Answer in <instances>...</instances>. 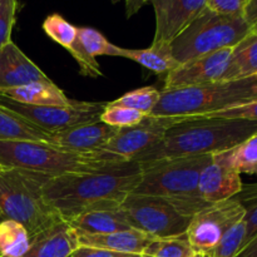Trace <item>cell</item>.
<instances>
[{
  "label": "cell",
  "mask_w": 257,
  "mask_h": 257,
  "mask_svg": "<svg viewBox=\"0 0 257 257\" xmlns=\"http://www.w3.org/2000/svg\"><path fill=\"white\" fill-rule=\"evenodd\" d=\"M213 162L245 172L257 163V133L231 150L212 155Z\"/></svg>",
  "instance_id": "obj_26"
},
{
  "label": "cell",
  "mask_w": 257,
  "mask_h": 257,
  "mask_svg": "<svg viewBox=\"0 0 257 257\" xmlns=\"http://www.w3.org/2000/svg\"><path fill=\"white\" fill-rule=\"evenodd\" d=\"M17 9L18 0H0V49L12 40Z\"/></svg>",
  "instance_id": "obj_33"
},
{
  "label": "cell",
  "mask_w": 257,
  "mask_h": 257,
  "mask_svg": "<svg viewBox=\"0 0 257 257\" xmlns=\"http://www.w3.org/2000/svg\"><path fill=\"white\" fill-rule=\"evenodd\" d=\"M161 98V90L155 87H143L138 89L131 90L124 95L108 103L113 107H124L138 110L145 115H150L157 105Z\"/></svg>",
  "instance_id": "obj_27"
},
{
  "label": "cell",
  "mask_w": 257,
  "mask_h": 257,
  "mask_svg": "<svg viewBox=\"0 0 257 257\" xmlns=\"http://www.w3.org/2000/svg\"><path fill=\"white\" fill-rule=\"evenodd\" d=\"M70 257H141L140 255L131 253H120L114 251L103 250V248L89 247V246H79Z\"/></svg>",
  "instance_id": "obj_36"
},
{
  "label": "cell",
  "mask_w": 257,
  "mask_h": 257,
  "mask_svg": "<svg viewBox=\"0 0 257 257\" xmlns=\"http://www.w3.org/2000/svg\"><path fill=\"white\" fill-rule=\"evenodd\" d=\"M211 162L212 155L141 163V182L133 193L165 198L177 208L178 212L193 217L210 205L200 197L198 178L203 168Z\"/></svg>",
  "instance_id": "obj_3"
},
{
  "label": "cell",
  "mask_w": 257,
  "mask_h": 257,
  "mask_svg": "<svg viewBox=\"0 0 257 257\" xmlns=\"http://www.w3.org/2000/svg\"><path fill=\"white\" fill-rule=\"evenodd\" d=\"M246 235L245 221L241 220L233 225L225 235L222 236L218 245L208 255L211 257H235L243 246Z\"/></svg>",
  "instance_id": "obj_31"
},
{
  "label": "cell",
  "mask_w": 257,
  "mask_h": 257,
  "mask_svg": "<svg viewBox=\"0 0 257 257\" xmlns=\"http://www.w3.org/2000/svg\"><path fill=\"white\" fill-rule=\"evenodd\" d=\"M145 117L146 115L138 110L124 107H113L107 103L104 112L100 115V120L110 127L127 128L141 123Z\"/></svg>",
  "instance_id": "obj_32"
},
{
  "label": "cell",
  "mask_w": 257,
  "mask_h": 257,
  "mask_svg": "<svg viewBox=\"0 0 257 257\" xmlns=\"http://www.w3.org/2000/svg\"><path fill=\"white\" fill-rule=\"evenodd\" d=\"M245 173H251V175L257 176V163H255L253 166H251V167H248L247 170L245 171Z\"/></svg>",
  "instance_id": "obj_40"
},
{
  "label": "cell",
  "mask_w": 257,
  "mask_h": 257,
  "mask_svg": "<svg viewBox=\"0 0 257 257\" xmlns=\"http://www.w3.org/2000/svg\"><path fill=\"white\" fill-rule=\"evenodd\" d=\"M231 50L232 48H227L180 64L166 75L163 90L196 87L222 80L230 60Z\"/></svg>",
  "instance_id": "obj_12"
},
{
  "label": "cell",
  "mask_w": 257,
  "mask_h": 257,
  "mask_svg": "<svg viewBox=\"0 0 257 257\" xmlns=\"http://www.w3.org/2000/svg\"><path fill=\"white\" fill-rule=\"evenodd\" d=\"M235 198L245 208L243 221L246 225V235L242 246L243 248L257 235V183L242 186V190L235 196Z\"/></svg>",
  "instance_id": "obj_29"
},
{
  "label": "cell",
  "mask_w": 257,
  "mask_h": 257,
  "mask_svg": "<svg viewBox=\"0 0 257 257\" xmlns=\"http://www.w3.org/2000/svg\"><path fill=\"white\" fill-rule=\"evenodd\" d=\"M78 247L77 231L62 221L33 237L29 250L23 257H70Z\"/></svg>",
  "instance_id": "obj_18"
},
{
  "label": "cell",
  "mask_w": 257,
  "mask_h": 257,
  "mask_svg": "<svg viewBox=\"0 0 257 257\" xmlns=\"http://www.w3.org/2000/svg\"><path fill=\"white\" fill-rule=\"evenodd\" d=\"M205 118H223V119H245L257 122V99L246 104L231 108V109L221 110L212 114L203 115Z\"/></svg>",
  "instance_id": "obj_34"
},
{
  "label": "cell",
  "mask_w": 257,
  "mask_h": 257,
  "mask_svg": "<svg viewBox=\"0 0 257 257\" xmlns=\"http://www.w3.org/2000/svg\"><path fill=\"white\" fill-rule=\"evenodd\" d=\"M257 99V75L237 80H218L196 87L161 90V98L150 115L203 117Z\"/></svg>",
  "instance_id": "obj_5"
},
{
  "label": "cell",
  "mask_w": 257,
  "mask_h": 257,
  "mask_svg": "<svg viewBox=\"0 0 257 257\" xmlns=\"http://www.w3.org/2000/svg\"><path fill=\"white\" fill-rule=\"evenodd\" d=\"M257 133V122L245 119L186 117L166 131L162 141L133 162L216 155L231 150Z\"/></svg>",
  "instance_id": "obj_2"
},
{
  "label": "cell",
  "mask_w": 257,
  "mask_h": 257,
  "mask_svg": "<svg viewBox=\"0 0 257 257\" xmlns=\"http://www.w3.org/2000/svg\"><path fill=\"white\" fill-rule=\"evenodd\" d=\"M30 243L32 238L22 223L8 218L0 221V255L3 257H23Z\"/></svg>",
  "instance_id": "obj_25"
},
{
  "label": "cell",
  "mask_w": 257,
  "mask_h": 257,
  "mask_svg": "<svg viewBox=\"0 0 257 257\" xmlns=\"http://www.w3.org/2000/svg\"><path fill=\"white\" fill-rule=\"evenodd\" d=\"M43 30L50 39L67 50L72 47L77 38V28L68 23L59 14H52L45 18L43 23Z\"/></svg>",
  "instance_id": "obj_30"
},
{
  "label": "cell",
  "mask_w": 257,
  "mask_h": 257,
  "mask_svg": "<svg viewBox=\"0 0 257 257\" xmlns=\"http://www.w3.org/2000/svg\"><path fill=\"white\" fill-rule=\"evenodd\" d=\"M250 34L243 17L222 15L206 8L178 37L170 43L180 64L218 50L233 48Z\"/></svg>",
  "instance_id": "obj_7"
},
{
  "label": "cell",
  "mask_w": 257,
  "mask_h": 257,
  "mask_svg": "<svg viewBox=\"0 0 257 257\" xmlns=\"http://www.w3.org/2000/svg\"><path fill=\"white\" fill-rule=\"evenodd\" d=\"M191 257H205L203 255H201V253H195V255L193 256H191Z\"/></svg>",
  "instance_id": "obj_42"
},
{
  "label": "cell",
  "mask_w": 257,
  "mask_h": 257,
  "mask_svg": "<svg viewBox=\"0 0 257 257\" xmlns=\"http://www.w3.org/2000/svg\"><path fill=\"white\" fill-rule=\"evenodd\" d=\"M141 163L122 162L87 173L49 177L43 187L47 202L69 222L82 213L120 207L141 182Z\"/></svg>",
  "instance_id": "obj_1"
},
{
  "label": "cell",
  "mask_w": 257,
  "mask_h": 257,
  "mask_svg": "<svg viewBox=\"0 0 257 257\" xmlns=\"http://www.w3.org/2000/svg\"><path fill=\"white\" fill-rule=\"evenodd\" d=\"M0 141H37L50 143L52 135L0 104Z\"/></svg>",
  "instance_id": "obj_24"
},
{
  "label": "cell",
  "mask_w": 257,
  "mask_h": 257,
  "mask_svg": "<svg viewBox=\"0 0 257 257\" xmlns=\"http://www.w3.org/2000/svg\"><path fill=\"white\" fill-rule=\"evenodd\" d=\"M108 102H78L73 100L69 105H28L14 102L8 98L0 97V104L7 109L22 115L30 123L39 127L45 132L57 133L70 130L88 123L100 120V115L104 112Z\"/></svg>",
  "instance_id": "obj_9"
},
{
  "label": "cell",
  "mask_w": 257,
  "mask_h": 257,
  "mask_svg": "<svg viewBox=\"0 0 257 257\" xmlns=\"http://www.w3.org/2000/svg\"><path fill=\"white\" fill-rule=\"evenodd\" d=\"M4 170H5V167H3V166L0 165V173H2ZM2 217H3V215H2V211H0V218H2Z\"/></svg>",
  "instance_id": "obj_41"
},
{
  "label": "cell",
  "mask_w": 257,
  "mask_h": 257,
  "mask_svg": "<svg viewBox=\"0 0 257 257\" xmlns=\"http://www.w3.org/2000/svg\"><path fill=\"white\" fill-rule=\"evenodd\" d=\"M120 48L108 42L107 38L93 28H77V38L68 49L78 63L80 74L84 77H102L99 63L95 58L99 55L119 57Z\"/></svg>",
  "instance_id": "obj_14"
},
{
  "label": "cell",
  "mask_w": 257,
  "mask_h": 257,
  "mask_svg": "<svg viewBox=\"0 0 257 257\" xmlns=\"http://www.w3.org/2000/svg\"><path fill=\"white\" fill-rule=\"evenodd\" d=\"M131 227L155 238H170L185 235L191 218L178 212L167 200L155 196L131 193L122 202Z\"/></svg>",
  "instance_id": "obj_8"
},
{
  "label": "cell",
  "mask_w": 257,
  "mask_h": 257,
  "mask_svg": "<svg viewBox=\"0 0 257 257\" xmlns=\"http://www.w3.org/2000/svg\"><path fill=\"white\" fill-rule=\"evenodd\" d=\"M187 236L177 237L156 238L141 253V257H191L195 255Z\"/></svg>",
  "instance_id": "obj_28"
},
{
  "label": "cell",
  "mask_w": 257,
  "mask_h": 257,
  "mask_svg": "<svg viewBox=\"0 0 257 257\" xmlns=\"http://www.w3.org/2000/svg\"><path fill=\"white\" fill-rule=\"evenodd\" d=\"M257 75V35H246L231 50L222 80H237Z\"/></svg>",
  "instance_id": "obj_23"
},
{
  "label": "cell",
  "mask_w": 257,
  "mask_h": 257,
  "mask_svg": "<svg viewBox=\"0 0 257 257\" xmlns=\"http://www.w3.org/2000/svg\"><path fill=\"white\" fill-rule=\"evenodd\" d=\"M68 223L78 233L85 235H104L132 228L128 223L124 211L120 207L89 211L77 216Z\"/></svg>",
  "instance_id": "obj_21"
},
{
  "label": "cell",
  "mask_w": 257,
  "mask_h": 257,
  "mask_svg": "<svg viewBox=\"0 0 257 257\" xmlns=\"http://www.w3.org/2000/svg\"><path fill=\"white\" fill-rule=\"evenodd\" d=\"M117 132L118 128L110 127L102 120H98L53 133L50 145L80 153L102 152L104 146L114 137Z\"/></svg>",
  "instance_id": "obj_15"
},
{
  "label": "cell",
  "mask_w": 257,
  "mask_h": 257,
  "mask_svg": "<svg viewBox=\"0 0 257 257\" xmlns=\"http://www.w3.org/2000/svg\"><path fill=\"white\" fill-rule=\"evenodd\" d=\"M79 246H89V247L103 248V250L114 251L120 253H131L140 255L146 247L156 240L152 236L142 232L136 228H130L124 231H117L104 235H85L78 233Z\"/></svg>",
  "instance_id": "obj_19"
},
{
  "label": "cell",
  "mask_w": 257,
  "mask_h": 257,
  "mask_svg": "<svg viewBox=\"0 0 257 257\" xmlns=\"http://www.w3.org/2000/svg\"><path fill=\"white\" fill-rule=\"evenodd\" d=\"M180 119V117L146 115L142 122L133 127L118 128V132L104 146L102 152L130 162L157 146L162 141L166 131Z\"/></svg>",
  "instance_id": "obj_11"
},
{
  "label": "cell",
  "mask_w": 257,
  "mask_h": 257,
  "mask_svg": "<svg viewBox=\"0 0 257 257\" xmlns=\"http://www.w3.org/2000/svg\"><path fill=\"white\" fill-rule=\"evenodd\" d=\"M49 177L52 176L20 168H5L0 173L3 217L22 223L30 238L63 221L43 193Z\"/></svg>",
  "instance_id": "obj_6"
},
{
  "label": "cell",
  "mask_w": 257,
  "mask_h": 257,
  "mask_svg": "<svg viewBox=\"0 0 257 257\" xmlns=\"http://www.w3.org/2000/svg\"><path fill=\"white\" fill-rule=\"evenodd\" d=\"M245 217V208L235 197L210 203L196 213L186 236L196 253L206 256L218 245L222 236Z\"/></svg>",
  "instance_id": "obj_10"
},
{
  "label": "cell",
  "mask_w": 257,
  "mask_h": 257,
  "mask_svg": "<svg viewBox=\"0 0 257 257\" xmlns=\"http://www.w3.org/2000/svg\"><path fill=\"white\" fill-rule=\"evenodd\" d=\"M0 97L8 98L22 104L39 105V107H47V105L65 107L72 102V99H69L64 92L50 79L38 80L22 87L3 89L0 90Z\"/></svg>",
  "instance_id": "obj_20"
},
{
  "label": "cell",
  "mask_w": 257,
  "mask_h": 257,
  "mask_svg": "<svg viewBox=\"0 0 257 257\" xmlns=\"http://www.w3.org/2000/svg\"><path fill=\"white\" fill-rule=\"evenodd\" d=\"M241 172L212 162L208 163L198 178V193L207 203L233 198L242 190Z\"/></svg>",
  "instance_id": "obj_17"
},
{
  "label": "cell",
  "mask_w": 257,
  "mask_h": 257,
  "mask_svg": "<svg viewBox=\"0 0 257 257\" xmlns=\"http://www.w3.org/2000/svg\"><path fill=\"white\" fill-rule=\"evenodd\" d=\"M0 257H3V256H2V255H0Z\"/></svg>",
  "instance_id": "obj_44"
},
{
  "label": "cell",
  "mask_w": 257,
  "mask_h": 257,
  "mask_svg": "<svg viewBox=\"0 0 257 257\" xmlns=\"http://www.w3.org/2000/svg\"><path fill=\"white\" fill-rule=\"evenodd\" d=\"M156 15L153 43L170 44L203 10L207 0H148Z\"/></svg>",
  "instance_id": "obj_13"
},
{
  "label": "cell",
  "mask_w": 257,
  "mask_h": 257,
  "mask_svg": "<svg viewBox=\"0 0 257 257\" xmlns=\"http://www.w3.org/2000/svg\"><path fill=\"white\" fill-rule=\"evenodd\" d=\"M113 4H117V3L122 2V0H110ZM125 2V13H127V18H131L132 15H135L148 0H124Z\"/></svg>",
  "instance_id": "obj_38"
},
{
  "label": "cell",
  "mask_w": 257,
  "mask_h": 257,
  "mask_svg": "<svg viewBox=\"0 0 257 257\" xmlns=\"http://www.w3.org/2000/svg\"><path fill=\"white\" fill-rule=\"evenodd\" d=\"M235 257H257V235Z\"/></svg>",
  "instance_id": "obj_39"
},
{
  "label": "cell",
  "mask_w": 257,
  "mask_h": 257,
  "mask_svg": "<svg viewBox=\"0 0 257 257\" xmlns=\"http://www.w3.org/2000/svg\"><path fill=\"white\" fill-rule=\"evenodd\" d=\"M243 19L250 28V33L257 35V0H248L243 12Z\"/></svg>",
  "instance_id": "obj_37"
},
{
  "label": "cell",
  "mask_w": 257,
  "mask_h": 257,
  "mask_svg": "<svg viewBox=\"0 0 257 257\" xmlns=\"http://www.w3.org/2000/svg\"><path fill=\"white\" fill-rule=\"evenodd\" d=\"M248 0H207L206 8L217 14L243 17Z\"/></svg>",
  "instance_id": "obj_35"
},
{
  "label": "cell",
  "mask_w": 257,
  "mask_h": 257,
  "mask_svg": "<svg viewBox=\"0 0 257 257\" xmlns=\"http://www.w3.org/2000/svg\"><path fill=\"white\" fill-rule=\"evenodd\" d=\"M205 257H211V256H205Z\"/></svg>",
  "instance_id": "obj_43"
},
{
  "label": "cell",
  "mask_w": 257,
  "mask_h": 257,
  "mask_svg": "<svg viewBox=\"0 0 257 257\" xmlns=\"http://www.w3.org/2000/svg\"><path fill=\"white\" fill-rule=\"evenodd\" d=\"M127 162L105 152L80 153L37 141H0V165L44 175L87 173Z\"/></svg>",
  "instance_id": "obj_4"
},
{
  "label": "cell",
  "mask_w": 257,
  "mask_h": 257,
  "mask_svg": "<svg viewBox=\"0 0 257 257\" xmlns=\"http://www.w3.org/2000/svg\"><path fill=\"white\" fill-rule=\"evenodd\" d=\"M38 80H49L48 75L10 40L0 49V90L22 87Z\"/></svg>",
  "instance_id": "obj_16"
},
{
  "label": "cell",
  "mask_w": 257,
  "mask_h": 257,
  "mask_svg": "<svg viewBox=\"0 0 257 257\" xmlns=\"http://www.w3.org/2000/svg\"><path fill=\"white\" fill-rule=\"evenodd\" d=\"M119 57L133 60L156 74H166L175 70L180 63L175 59L167 43H152L147 49L120 48Z\"/></svg>",
  "instance_id": "obj_22"
}]
</instances>
